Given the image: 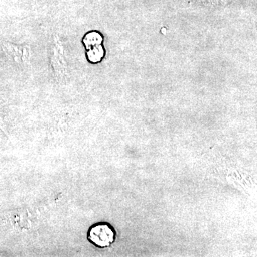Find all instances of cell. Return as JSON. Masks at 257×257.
I'll list each match as a JSON object with an SVG mask.
<instances>
[{"mask_svg": "<svg viewBox=\"0 0 257 257\" xmlns=\"http://www.w3.org/2000/svg\"><path fill=\"white\" fill-rule=\"evenodd\" d=\"M50 62L53 78L59 84H66L70 77L65 47L60 35H54L50 49Z\"/></svg>", "mask_w": 257, "mask_h": 257, "instance_id": "obj_1", "label": "cell"}, {"mask_svg": "<svg viewBox=\"0 0 257 257\" xmlns=\"http://www.w3.org/2000/svg\"><path fill=\"white\" fill-rule=\"evenodd\" d=\"M88 241L96 247H109L116 241V231L112 225L106 221H100L92 224L88 229Z\"/></svg>", "mask_w": 257, "mask_h": 257, "instance_id": "obj_2", "label": "cell"}, {"mask_svg": "<svg viewBox=\"0 0 257 257\" xmlns=\"http://www.w3.org/2000/svg\"><path fill=\"white\" fill-rule=\"evenodd\" d=\"M7 58L20 67H27L31 64L32 51L28 45H16L10 42L0 43Z\"/></svg>", "mask_w": 257, "mask_h": 257, "instance_id": "obj_3", "label": "cell"}, {"mask_svg": "<svg viewBox=\"0 0 257 257\" xmlns=\"http://www.w3.org/2000/svg\"><path fill=\"white\" fill-rule=\"evenodd\" d=\"M103 37L101 34L95 31L88 32L83 39V43L87 50L96 45H101Z\"/></svg>", "mask_w": 257, "mask_h": 257, "instance_id": "obj_4", "label": "cell"}, {"mask_svg": "<svg viewBox=\"0 0 257 257\" xmlns=\"http://www.w3.org/2000/svg\"><path fill=\"white\" fill-rule=\"evenodd\" d=\"M87 56L88 60L91 62L97 63V62H100L104 56V48L101 45H99L87 49Z\"/></svg>", "mask_w": 257, "mask_h": 257, "instance_id": "obj_5", "label": "cell"}, {"mask_svg": "<svg viewBox=\"0 0 257 257\" xmlns=\"http://www.w3.org/2000/svg\"><path fill=\"white\" fill-rule=\"evenodd\" d=\"M1 122H2V121H0V124H1Z\"/></svg>", "mask_w": 257, "mask_h": 257, "instance_id": "obj_6", "label": "cell"}]
</instances>
